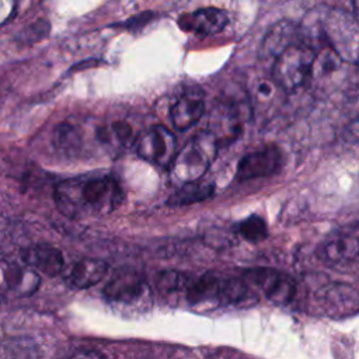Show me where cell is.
<instances>
[{
  "instance_id": "10",
  "label": "cell",
  "mask_w": 359,
  "mask_h": 359,
  "mask_svg": "<svg viewBox=\"0 0 359 359\" xmlns=\"http://www.w3.org/2000/svg\"><path fill=\"white\" fill-rule=\"evenodd\" d=\"M136 153L149 163L170 167L178 153L177 137L163 125L151 126L137 137Z\"/></svg>"
},
{
  "instance_id": "7",
  "label": "cell",
  "mask_w": 359,
  "mask_h": 359,
  "mask_svg": "<svg viewBox=\"0 0 359 359\" xmlns=\"http://www.w3.org/2000/svg\"><path fill=\"white\" fill-rule=\"evenodd\" d=\"M241 278L252 287L261 292L269 302L278 306H287L293 302L297 286L294 279L272 268H248L241 272Z\"/></svg>"
},
{
  "instance_id": "22",
  "label": "cell",
  "mask_w": 359,
  "mask_h": 359,
  "mask_svg": "<svg viewBox=\"0 0 359 359\" xmlns=\"http://www.w3.org/2000/svg\"><path fill=\"white\" fill-rule=\"evenodd\" d=\"M236 231L250 243H259L268 237V226L258 215H251L238 222Z\"/></svg>"
},
{
  "instance_id": "12",
  "label": "cell",
  "mask_w": 359,
  "mask_h": 359,
  "mask_svg": "<svg viewBox=\"0 0 359 359\" xmlns=\"http://www.w3.org/2000/svg\"><path fill=\"white\" fill-rule=\"evenodd\" d=\"M282 165L280 149L269 144L244 156L237 165L238 180H252L275 174Z\"/></svg>"
},
{
  "instance_id": "20",
  "label": "cell",
  "mask_w": 359,
  "mask_h": 359,
  "mask_svg": "<svg viewBox=\"0 0 359 359\" xmlns=\"http://www.w3.org/2000/svg\"><path fill=\"white\" fill-rule=\"evenodd\" d=\"M53 143L56 146L57 150L66 153V154H72V153H77L81 147V136L79 132L77 126H73L67 122L60 123L56 129H55V139Z\"/></svg>"
},
{
  "instance_id": "2",
  "label": "cell",
  "mask_w": 359,
  "mask_h": 359,
  "mask_svg": "<svg viewBox=\"0 0 359 359\" xmlns=\"http://www.w3.org/2000/svg\"><path fill=\"white\" fill-rule=\"evenodd\" d=\"M302 39L316 48L331 49L342 62H359V22L345 8L325 7L306 17Z\"/></svg>"
},
{
  "instance_id": "4",
  "label": "cell",
  "mask_w": 359,
  "mask_h": 359,
  "mask_svg": "<svg viewBox=\"0 0 359 359\" xmlns=\"http://www.w3.org/2000/svg\"><path fill=\"white\" fill-rule=\"evenodd\" d=\"M217 149L219 143L209 130L192 136L172 160L170 165V181L181 187L202 180L216 158Z\"/></svg>"
},
{
  "instance_id": "17",
  "label": "cell",
  "mask_w": 359,
  "mask_h": 359,
  "mask_svg": "<svg viewBox=\"0 0 359 359\" xmlns=\"http://www.w3.org/2000/svg\"><path fill=\"white\" fill-rule=\"evenodd\" d=\"M297 36H302L299 27L290 21H279L268 31L262 42L261 52L264 56H271L275 60L282 50H285L293 42L299 41Z\"/></svg>"
},
{
  "instance_id": "1",
  "label": "cell",
  "mask_w": 359,
  "mask_h": 359,
  "mask_svg": "<svg viewBox=\"0 0 359 359\" xmlns=\"http://www.w3.org/2000/svg\"><path fill=\"white\" fill-rule=\"evenodd\" d=\"M125 192L111 174H83L59 182L53 191L57 210L70 219L104 216L123 202Z\"/></svg>"
},
{
  "instance_id": "26",
  "label": "cell",
  "mask_w": 359,
  "mask_h": 359,
  "mask_svg": "<svg viewBox=\"0 0 359 359\" xmlns=\"http://www.w3.org/2000/svg\"><path fill=\"white\" fill-rule=\"evenodd\" d=\"M352 14L359 22V0H352Z\"/></svg>"
},
{
  "instance_id": "21",
  "label": "cell",
  "mask_w": 359,
  "mask_h": 359,
  "mask_svg": "<svg viewBox=\"0 0 359 359\" xmlns=\"http://www.w3.org/2000/svg\"><path fill=\"white\" fill-rule=\"evenodd\" d=\"M188 273L178 271H161L156 275V287L164 296L182 294L185 289Z\"/></svg>"
},
{
  "instance_id": "19",
  "label": "cell",
  "mask_w": 359,
  "mask_h": 359,
  "mask_svg": "<svg viewBox=\"0 0 359 359\" xmlns=\"http://www.w3.org/2000/svg\"><path fill=\"white\" fill-rule=\"evenodd\" d=\"M0 359H41V352L31 338L11 337L3 341Z\"/></svg>"
},
{
  "instance_id": "23",
  "label": "cell",
  "mask_w": 359,
  "mask_h": 359,
  "mask_svg": "<svg viewBox=\"0 0 359 359\" xmlns=\"http://www.w3.org/2000/svg\"><path fill=\"white\" fill-rule=\"evenodd\" d=\"M278 84L269 79H259L255 84H252V91H251V102L254 107L257 105H265L272 101L275 91H276Z\"/></svg>"
},
{
  "instance_id": "24",
  "label": "cell",
  "mask_w": 359,
  "mask_h": 359,
  "mask_svg": "<svg viewBox=\"0 0 359 359\" xmlns=\"http://www.w3.org/2000/svg\"><path fill=\"white\" fill-rule=\"evenodd\" d=\"M342 139L348 143L359 142V116L352 118L342 129Z\"/></svg>"
},
{
  "instance_id": "25",
  "label": "cell",
  "mask_w": 359,
  "mask_h": 359,
  "mask_svg": "<svg viewBox=\"0 0 359 359\" xmlns=\"http://www.w3.org/2000/svg\"><path fill=\"white\" fill-rule=\"evenodd\" d=\"M70 359H105L102 353L97 352V351H90V349H84V351H79L76 352Z\"/></svg>"
},
{
  "instance_id": "3",
  "label": "cell",
  "mask_w": 359,
  "mask_h": 359,
  "mask_svg": "<svg viewBox=\"0 0 359 359\" xmlns=\"http://www.w3.org/2000/svg\"><path fill=\"white\" fill-rule=\"evenodd\" d=\"M254 292L243 278L206 271L196 276L188 273L182 296L191 307L199 311H210L252 306L258 300Z\"/></svg>"
},
{
  "instance_id": "15",
  "label": "cell",
  "mask_w": 359,
  "mask_h": 359,
  "mask_svg": "<svg viewBox=\"0 0 359 359\" xmlns=\"http://www.w3.org/2000/svg\"><path fill=\"white\" fill-rule=\"evenodd\" d=\"M109 273V265L97 258H81L72 264L65 273V283L74 290H84L98 285Z\"/></svg>"
},
{
  "instance_id": "16",
  "label": "cell",
  "mask_w": 359,
  "mask_h": 359,
  "mask_svg": "<svg viewBox=\"0 0 359 359\" xmlns=\"http://www.w3.org/2000/svg\"><path fill=\"white\" fill-rule=\"evenodd\" d=\"M203 111V93L199 90H188L174 102L170 109L172 126L178 130H187L201 119Z\"/></svg>"
},
{
  "instance_id": "6",
  "label": "cell",
  "mask_w": 359,
  "mask_h": 359,
  "mask_svg": "<svg viewBox=\"0 0 359 359\" xmlns=\"http://www.w3.org/2000/svg\"><path fill=\"white\" fill-rule=\"evenodd\" d=\"M104 299L121 311L146 313L153 304L149 282L133 271L116 272L102 289Z\"/></svg>"
},
{
  "instance_id": "9",
  "label": "cell",
  "mask_w": 359,
  "mask_h": 359,
  "mask_svg": "<svg viewBox=\"0 0 359 359\" xmlns=\"http://www.w3.org/2000/svg\"><path fill=\"white\" fill-rule=\"evenodd\" d=\"M317 257L328 265L359 259V222L339 227L328 234L317 248Z\"/></svg>"
},
{
  "instance_id": "11",
  "label": "cell",
  "mask_w": 359,
  "mask_h": 359,
  "mask_svg": "<svg viewBox=\"0 0 359 359\" xmlns=\"http://www.w3.org/2000/svg\"><path fill=\"white\" fill-rule=\"evenodd\" d=\"M41 286V275L27 264L3 258L1 293L4 299H24L32 296Z\"/></svg>"
},
{
  "instance_id": "13",
  "label": "cell",
  "mask_w": 359,
  "mask_h": 359,
  "mask_svg": "<svg viewBox=\"0 0 359 359\" xmlns=\"http://www.w3.org/2000/svg\"><path fill=\"white\" fill-rule=\"evenodd\" d=\"M20 259L36 271L39 275L53 278L63 272L65 257L62 251L48 243H38L29 245L20 252Z\"/></svg>"
},
{
  "instance_id": "14",
  "label": "cell",
  "mask_w": 359,
  "mask_h": 359,
  "mask_svg": "<svg viewBox=\"0 0 359 359\" xmlns=\"http://www.w3.org/2000/svg\"><path fill=\"white\" fill-rule=\"evenodd\" d=\"M178 24L182 29L191 31L202 38L209 35H216L222 32L229 24L227 13L216 7L199 8L194 13L184 14L180 17Z\"/></svg>"
},
{
  "instance_id": "5",
  "label": "cell",
  "mask_w": 359,
  "mask_h": 359,
  "mask_svg": "<svg viewBox=\"0 0 359 359\" xmlns=\"http://www.w3.org/2000/svg\"><path fill=\"white\" fill-rule=\"evenodd\" d=\"M316 59L317 49L299 39L282 50L273 60L271 77L282 91H297L313 79Z\"/></svg>"
},
{
  "instance_id": "18",
  "label": "cell",
  "mask_w": 359,
  "mask_h": 359,
  "mask_svg": "<svg viewBox=\"0 0 359 359\" xmlns=\"http://www.w3.org/2000/svg\"><path fill=\"white\" fill-rule=\"evenodd\" d=\"M215 192V185L209 181H194L181 185L167 201L170 206H185L210 198Z\"/></svg>"
},
{
  "instance_id": "8",
  "label": "cell",
  "mask_w": 359,
  "mask_h": 359,
  "mask_svg": "<svg viewBox=\"0 0 359 359\" xmlns=\"http://www.w3.org/2000/svg\"><path fill=\"white\" fill-rule=\"evenodd\" d=\"M248 100L222 98L216 102L210 112L209 132L216 137L219 146L234 142L243 130V123L247 119Z\"/></svg>"
}]
</instances>
